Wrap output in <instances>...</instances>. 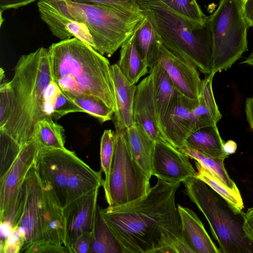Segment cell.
<instances>
[{"instance_id":"42","label":"cell","mask_w":253,"mask_h":253,"mask_svg":"<svg viewBox=\"0 0 253 253\" xmlns=\"http://www.w3.org/2000/svg\"><path fill=\"white\" fill-rule=\"evenodd\" d=\"M0 249L3 247L4 243L12 233L13 227L12 224L8 221L0 222Z\"/></svg>"},{"instance_id":"11","label":"cell","mask_w":253,"mask_h":253,"mask_svg":"<svg viewBox=\"0 0 253 253\" xmlns=\"http://www.w3.org/2000/svg\"><path fill=\"white\" fill-rule=\"evenodd\" d=\"M40 147L34 139L19 152L0 176V222L11 224L15 209L28 172L34 166Z\"/></svg>"},{"instance_id":"45","label":"cell","mask_w":253,"mask_h":253,"mask_svg":"<svg viewBox=\"0 0 253 253\" xmlns=\"http://www.w3.org/2000/svg\"><path fill=\"white\" fill-rule=\"evenodd\" d=\"M241 64H246L253 66V51H252L250 54L243 60Z\"/></svg>"},{"instance_id":"35","label":"cell","mask_w":253,"mask_h":253,"mask_svg":"<svg viewBox=\"0 0 253 253\" xmlns=\"http://www.w3.org/2000/svg\"><path fill=\"white\" fill-rule=\"evenodd\" d=\"M61 91V89L54 80H52L44 89L42 94V104L43 118L46 117H51L56 98Z\"/></svg>"},{"instance_id":"28","label":"cell","mask_w":253,"mask_h":253,"mask_svg":"<svg viewBox=\"0 0 253 253\" xmlns=\"http://www.w3.org/2000/svg\"><path fill=\"white\" fill-rule=\"evenodd\" d=\"M135 41L139 54L149 68L156 62L158 45L161 40L146 15L136 31Z\"/></svg>"},{"instance_id":"5","label":"cell","mask_w":253,"mask_h":253,"mask_svg":"<svg viewBox=\"0 0 253 253\" xmlns=\"http://www.w3.org/2000/svg\"><path fill=\"white\" fill-rule=\"evenodd\" d=\"M137 2L166 48L190 61L203 74L211 73L212 38L209 16L204 20L191 19L160 0Z\"/></svg>"},{"instance_id":"3","label":"cell","mask_w":253,"mask_h":253,"mask_svg":"<svg viewBox=\"0 0 253 253\" xmlns=\"http://www.w3.org/2000/svg\"><path fill=\"white\" fill-rule=\"evenodd\" d=\"M11 224L25 237L21 253H67L64 208L41 182L35 164L23 185Z\"/></svg>"},{"instance_id":"4","label":"cell","mask_w":253,"mask_h":253,"mask_svg":"<svg viewBox=\"0 0 253 253\" xmlns=\"http://www.w3.org/2000/svg\"><path fill=\"white\" fill-rule=\"evenodd\" d=\"M53 79L68 97L91 95L115 112L112 65L91 46L76 38L61 40L48 48Z\"/></svg>"},{"instance_id":"13","label":"cell","mask_w":253,"mask_h":253,"mask_svg":"<svg viewBox=\"0 0 253 253\" xmlns=\"http://www.w3.org/2000/svg\"><path fill=\"white\" fill-rule=\"evenodd\" d=\"M189 157L168 142H155L151 175L169 183H181L196 176Z\"/></svg>"},{"instance_id":"29","label":"cell","mask_w":253,"mask_h":253,"mask_svg":"<svg viewBox=\"0 0 253 253\" xmlns=\"http://www.w3.org/2000/svg\"><path fill=\"white\" fill-rule=\"evenodd\" d=\"M179 150L189 158L199 163L227 186L233 190H239L225 168L224 160L209 156L186 146Z\"/></svg>"},{"instance_id":"2","label":"cell","mask_w":253,"mask_h":253,"mask_svg":"<svg viewBox=\"0 0 253 253\" xmlns=\"http://www.w3.org/2000/svg\"><path fill=\"white\" fill-rule=\"evenodd\" d=\"M9 81L13 102L9 118L0 129V163L9 167L33 139L36 123L43 119V92L53 80L48 49L43 47L22 55Z\"/></svg>"},{"instance_id":"26","label":"cell","mask_w":253,"mask_h":253,"mask_svg":"<svg viewBox=\"0 0 253 253\" xmlns=\"http://www.w3.org/2000/svg\"><path fill=\"white\" fill-rule=\"evenodd\" d=\"M90 253H123L120 244L103 218L99 206L92 232Z\"/></svg>"},{"instance_id":"46","label":"cell","mask_w":253,"mask_h":253,"mask_svg":"<svg viewBox=\"0 0 253 253\" xmlns=\"http://www.w3.org/2000/svg\"><path fill=\"white\" fill-rule=\"evenodd\" d=\"M4 71L2 69V68H1L0 72V83H1L2 82V81L4 79Z\"/></svg>"},{"instance_id":"41","label":"cell","mask_w":253,"mask_h":253,"mask_svg":"<svg viewBox=\"0 0 253 253\" xmlns=\"http://www.w3.org/2000/svg\"><path fill=\"white\" fill-rule=\"evenodd\" d=\"M243 229L247 236L253 241V207L244 213Z\"/></svg>"},{"instance_id":"16","label":"cell","mask_w":253,"mask_h":253,"mask_svg":"<svg viewBox=\"0 0 253 253\" xmlns=\"http://www.w3.org/2000/svg\"><path fill=\"white\" fill-rule=\"evenodd\" d=\"M133 113V121L141 126L153 140L168 142L160 129L153 76L150 72L137 85Z\"/></svg>"},{"instance_id":"19","label":"cell","mask_w":253,"mask_h":253,"mask_svg":"<svg viewBox=\"0 0 253 253\" xmlns=\"http://www.w3.org/2000/svg\"><path fill=\"white\" fill-rule=\"evenodd\" d=\"M184 238L194 253H221L204 224L191 210L177 205Z\"/></svg>"},{"instance_id":"14","label":"cell","mask_w":253,"mask_h":253,"mask_svg":"<svg viewBox=\"0 0 253 253\" xmlns=\"http://www.w3.org/2000/svg\"><path fill=\"white\" fill-rule=\"evenodd\" d=\"M156 62L168 73L177 90L191 99L198 98L203 80L193 63L166 48L161 41L158 45Z\"/></svg>"},{"instance_id":"1","label":"cell","mask_w":253,"mask_h":253,"mask_svg":"<svg viewBox=\"0 0 253 253\" xmlns=\"http://www.w3.org/2000/svg\"><path fill=\"white\" fill-rule=\"evenodd\" d=\"M180 183L157 178L144 197L100 209L123 253H194L184 238L175 202Z\"/></svg>"},{"instance_id":"40","label":"cell","mask_w":253,"mask_h":253,"mask_svg":"<svg viewBox=\"0 0 253 253\" xmlns=\"http://www.w3.org/2000/svg\"><path fill=\"white\" fill-rule=\"evenodd\" d=\"M241 7L245 20L250 27H253V0H241Z\"/></svg>"},{"instance_id":"43","label":"cell","mask_w":253,"mask_h":253,"mask_svg":"<svg viewBox=\"0 0 253 253\" xmlns=\"http://www.w3.org/2000/svg\"><path fill=\"white\" fill-rule=\"evenodd\" d=\"M245 113L247 121L253 132V96L246 99Z\"/></svg>"},{"instance_id":"17","label":"cell","mask_w":253,"mask_h":253,"mask_svg":"<svg viewBox=\"0 0 253 253\" xmlns=\"http://www.w3.org/2000/svg\"><path fill=\"white\" fill-rule=\"evenodd\" d=\"M37 5L41 19L53 36L61 40L76 38L94 49L93 38L85 24L67 18L46 0H39Z\"/></svg>"},{"instance_id":"22","label":"cell","mask_w":253,"mask_h":253,"mask_svg":"<svg viewBox=\"0 0 253 253\" xmlns=\"http://www.w3.org/2000/svg\"><path fill=\"white\" fill-rule=\"evenodd\" d=\"M224 144L218 127L215 125L194 131L186 139L184 146L209 156L225 160L229 155L224 151Z\"/></svg>"},{"instance_id":"34","label":"cell","mask_w":253,"mask_h":253,"mask_svg":"<svg viewBox=\"0 0 253 253\" xmlns=\"http://www.w3.org/2000/svg\"><path fill=\"white\" fill-rule=\"evenodd\" d=\"M75 112H84L62 91L55 101L51 118L57 121L68 114Z\"/></svg>"},{"instance_id":"31","label":"cell","mask_w":253,"mask_h":253,"mask_svg":"<svg viewBox=\"0 0 253 253\" xmlns=\"http://www.w3.org/2000/svg\"><path fill=\"white\" fill-rule=\"evenodd\" d=\"M115 132L111 129L105 130L101 138L100 150L101 170L105 174L103 185L107 182L109 177L115 153Z\"/></svg>"},{"instance_id":"7","label":"cell","mask_w":253,"mask_h":253,"mask_svg":"<svg viewBox=\"0 0 253 253\" xmlns=\"http://www.w3.org/2000/svg\"><path fill=\"white\" fill-rule=\"evenodd\" d=\"M35 167L42 183L63 208L103 183L101 171L93 170L66 148H40Z\"/></svg>"},{"instance_id":"21","label":"cell","mask_w":253,"mask_h":253,"mask_svg":"<svg viewBox=\"0 0 253 253\" xmlns=\"http://www.w3.org/2000/svg\"><path fill=\"white\" fill-rule=\"evenodd\" d=\"M126 138L132 158L151 178V162L155 141L141 126L134 122L126 129Z\"/></svg>"},{"instance_id":"6","label":"cell","mask_w":253,"mask_h":253,"mask_svg":"<svg viewBox=\"0 0 253 253\" xmlns=\"http://www.w3.org/2000/svg\"><path fill=\"white\" fill-rule=\"evenodd\" d=\"M70 19L86 25L94 49L111 57L141 24L146 15L103 5L68 0H46Z\"/></svg>"},{"instance_id":"8","label":"cell","mask_w":253,"mask_h":253,"mask_svg":"<svg viewBox=\"0 0 253 253\" xmlns=\"http://www.w3.org/2000/svg\"><path fill=\"white\" fill-rule=\"evenodd\" d=\"M185 193L207 220L222 253H253V241L243 229L244 211L235 210L196 177L183 182Z\"/></svg>"},{"instance_id":"12","label":"cell","mask_w":253,"mask_h":253,"mask_svg":"<svg viewBox=\"0 0 253 253\" xmlns=\"http://www.w3.org/2000/svg\"><path fill=\"white\" fill-rule=\"evenodd\" d=\"M198 98L187 97L175 90L169 106L160 121V129L165 139L180 149L188 137L193 132L192 112Z\"/></svg>"},{"instance_id":"18","label":"cell","mask_w":253,"mask_h":253,"mask_svg":"<svg viewBox=\"0 0 253 253\" xmlns=\"http://www.w3.org/2000/svg\"><path fill=\"white\" fill-rule=\"evenodd\" d=\"M116 109L113 121L115 130H125L133 123V104L137 85L131 84L117 64L112 65Z\"/></svg>"},{"instance_id":"9","label":"cell","mask_w":253,"mask_h":253,"mask_svg":"<svg viewBox=\"0 0 253 253\" xmlns=\"http://www.w3.org/2000/svg\"><path fill=\"white\" fill-rule=\"evenodd\" d=\"M209 16L212 38L211 73L226 71L248 50L249 26L241 0H220Z\"/></svg>"},{"instance_id":"37","label":"cell","mask_w":253,"mask_h":253,"mask_svg":"<svg viewBox=\"0 0 253 253\" xmlns=\"http://www.w3.org/2000/svg\"><path fill=\"white\" fill-rule=\"evenodd\" d=\"M25 237L20 233L17 227H14L13 231L6 240L0 253H21L25 244Z\"/></svg>"},{"instance_id":"15","label":"cell","mask_w":253,"mask_h":253,"mask_svg":"<svg viewBox=\"0 0 253 253\" xmlns=\"http://www.w3.org/2000/svg\"><path fill=\"white\" fill-rule=\"evenodd\" d=\"M99 188L84 195L64 208L67 253H70L72 244L79 236L84 233L92 232L98 207Z\"/></svg>"},{"instance_id":"39","label":"cell","mask_w":253,"mask_h":253,"mask_svg":"<svg viewBox=\"0 0 253 253\" xmlns=\"http://www.w3.org/2000/svg\"><path fill=\"white\" fill-rule=\"evenodd\" d=\"M39 0H0V11L17 9Z\"/></svg>"},{"instance_id":"33","label":"cell","mask_w":253,"mask_h":253,"mask_svg":"<svg viewBox=\"0 0 253 253\" xmlns=\"http://www.w3.org/2000/svg\"><path fill=\"white\" fill-rule=\"evenodd\" d=\"M13 94L10 82L3 81L0 85V129L7 123L12 109Z\"/></svg>"},{"instance_id":"25","label":"cell","mask_w":253,"mask_h":253,"mask_svg":"<svg viewBox=\"0 0 253 253\" xmlns=\"http://www.w3.org/2000/svg\"><path fill=\"white\" fill-rule=\"evenodd\" d=\"M33 139L38 143L40 148H65L64 129L50 117H45L36 123Z\"/></svg>"},{"instance_id":"27","label":"cell","mask_w":253,"mask_h":253,"mask_svg":"<svg viewBox=\"0 0 253 253\" xmlns=\"http://www.w3.org/2000/svg\"><path fill=\"white\" fill-rule=\"evenodd\" d=\"M195 165L198 170L196 178L205 182L235 210L243 211L244 206L239 190H233L227 186L198 162H195Z\"/></svg>"},{"instance_id":"30","label":"cell","mask_w":253,"mask_h":253,"mask_svg":"<svg viewBox=\"0 0 253 253\" xmlns=\"http://www.w3.org/2000/svg\"><path fill=\"white\" fill-rule=\"evenodd\" d=\"M69 98L82 109L84 113L89 114L101 123L113 120L114 111L99 98L87 94Z\"/></svg>"},{"instance_id":"38","label":"cell","mask_w":253,"mask_h":253,"mask_svg":"<svg viewBox=\"0 0 253 253\" xmlns=\"http://www.w3.org/2000/svg\"><path fill=\"white\" fill-rule=\"evenodd\" d=\"M92 233H84L79 236L73 243L70 253H90Z\"/></svg>"},{"instance_id":"10","label":"cell","mask_w":253,"mask_h":253,"mask_svg":"<svg viewBox=\"0 0 253 253\" xmlns=\"http://www.w3.org/2000/svg\"><path fill=\"white\" fill-rule=\"evenodd\" d=\"M115 150L107 182L102 186L109 206L117 207L137 200L150 190V178L132 158L126 130H116Z\"/></svg>"},{"instance_id":"24","label":"cell","mask_w":253,"mask_h":253,"mask_svg":"<svg viewBox=\"0 0 253 253\" xmlns=\"http://www.w3.org/2000/svg\"><path fill=\"white\" fill-rule=\"evenodd\" d=\"M149 69L153 76L154 94L160 124L176 88L168 73L158 62L151 65Z\"/></svg>"},{"instance_id":"20","label":"cell","mask_w":253,"mask_h":253,"mask_svg":"<svg viewBox=\"0 0 253 253\" xmlns=\"http://www.w3.org/2000/svg\"><path fill=\"white\" fill-rule=\"evenodd\" d=\"M214 75L211 73L203 80L198 104L192 112L193 132L202 127L216 125L222 118L212 90Z\"/></svg>"},{"instance_id":"44","label":"cell","mask_w":253,"mask_h":253,"mask_svg":"<svg viewBox=\"0 0 253 253\" xmlns=\"http://www.w3.org/2000/svg\"><path fill=\"white\" fill-rule=\"evenodd\" d=\"M237 148L236 143L231 140H228L224 144V151L228 155L235 153Z\"/></svg>"},{"instance_id":"32","label":"cell","mask_w":253,"mask_h":253,"mask_svg":"<svg viewBox=\"0 0 253 253\" xmlns=\"http://www.w3.org/2000/svg\"><path fill=\"white\" fill-rule=\"evenodd\" d=\"M170 9L186 17L204 20L208 17L196 0H160Z\"/></svg>"},{"instance_id":"36","label":"cell","mask_w":253,"mask_h":253,"mask_svg":"<svg viewBox=\"0 0 253 253\" xmlns=\"http://www.w3.org/2000/svg\"><path fill=\"white\" fill-rule=\"evenodd\" d=\"M76 2L88 3L103 5L115 8L139 13L143 12L140 8L137 0H68Z\"/></svg>"},{"instance_id":"23","label":"cell","mask_w":253,"mask_h":253,"mask_svg":"<svg viewBox=\"0 0 253 253\" xmlns=\"http://www.w3.org/2000/svg\"><path fill=\"white\" fill-rule=\"evenodd\" d=\"M136 30L121 46L120 58L116 63L123 74L133 84H136L148 72L149 68L136 46Z\"/></svg>"}]
</instances>
